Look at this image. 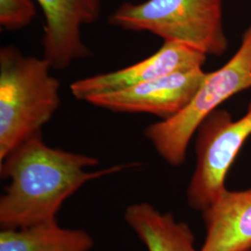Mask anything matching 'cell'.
I'll return each instance as SVG.
<instances>
[{
  "mask_svg": "<svg viewBox=\"0 0 251 251\" xmlns=\"http://www.w3.org/2000/svg\"><path fill=\"white\" fill-rule=\"evenodd\" d=\"M98 164L88 154L47 145L42 131L31 135L0 161L1 178L9 181L0 198L1 227L55 221L63 202L87 182L139 166L127 163L86 171Z\"/></svg>",
  "mask_w": 251,
  "mask_h": 251,
  "instance_id": "6da1fadb",
  "label": "cell"
},
{
  "mask_svg": "<svg viewBox=\"0 0 251 251\" xmlns=\"http://www.w3.org/2000/svg\"><path fill=\"white\" fill-rule=\"evenodd\" d=\"M44 58L14 46L0 50V161L31 135L41 131L61 103V84Z\"/></svg>",
  "mask_w": 251,
  "mask_h": 251,
  "instance_id": "7a4b0ae2",
  "label": "cell"
},
{
  "mask_svg": "<svg viewBox=\"0 0 251 251\" xmlns=\"http://www.w3.org/2000/svg\"><path fill=\"white\" fill-rule=\"evenodd\" d=\"M225 0H146L121 4L108 19L111 25L148 32L164 42L187 46L206 56H223L229 41L224 25Z\"/></svg>",
  "mask_w": 251,
  "mask_h": 251,
  "instance_id": "3957f363",
  "label": "cell"
},
{
  "mask_svg": "<svg viewBox=\"0 0 251 251\" xmlns=\"http://www.w3.org/2000/svg\"><path fill=\"white\" fill-rule=\"evenodd\" d=\"M251 88V25L241 43L221 68L206 73L197 93L179 114L148 126L144 135L162 158L172 167L186 159L189 144L199 126L234 95Z\"/></svg>",
  "mask_w": 251,
  "mask_h": 251,
  "instance_id": "277c9868",
  "label": "cell"
},
{
  "mask_svg": "<svg viewBox=\"0 0 251 251\" xmlns=\"http://www.w3.org/2000/svg\"><path fill=\"white\" fill-rule=\"evenodd\" d=\"M196 167L186 190L189 206L203 211L225 190V179L251 136V98L242 117L217 109L196 133Z\"/></svg>",
  "mask_w": 251,
  "mask_h": 251,
  "instance_id": "5b68a950",
  "label": "cell"
},
{
  "mask_svg": "<svg viewBox=\"0 0 251 251\" xmlns=\"http://www.w3.org/2000/svg\"><path fill=\"white\" fill-rule=\"evenodd\" d=\"M203 68L174 73L86 101L117 113L149 114L166 120L176 116L193 99L206 76Z\"/></svg>",
  "mask_w": 251,
  "mask_h": 251,
  "instance_id": "8992f818",
  "label": "cell"
},
{
  "mask_svg": "<svg viewBox=\"0 0 251 251\" xmlns=\"http://www.w3.org/2000/svg\"><path fill=\"white\" fill-rule=\"evenodd\" d=\"M206 57L187 46L164 42L156 52L143 61L117 71L75 81L70 90L75 99L86 101L93 96L117 92L174 73L203 68Z\"/></svg>",
  "mask_w": 251,
  "mask_h": 251,
  "instance_id": "52a82bcc",
  "label": "cell"
},
{
  "mask_svg": "<svg viewBox=\"0 0 251 251\" xmlns=\"http://www.w3.org/2000/svg\"><path fill=\"white\" fill-rule=\"evenodd\" d=\"M45 16L44 59L63 70L91 52L82 39V26L99 18L100 0H36Z\"/></svg>",
  "mask_w": 251,
  "mask_h": 251,
  "instance_id": "ba28073f",
  "label": "cell"
},
{
  "mask_svg": "<svg viewBox=\"0 0 251 251\" xmlns=\"http://www.w3.org/2000/svg\"><path fill=\"white\" fill-rule=\"evenodd\" d=\"M200 251H251V189L225 192L202 211Z\"/></svg>",
  "mask_w": 251,
  "mask_h": 251,
  "instance_id": "9c48e42d",
  "label": "cell"
},
{
  "mask_svg": "<svg viewBox=\"0 0 251 251\" xmlns=\"http://www.w3.org/2000/svg\"><path fill=\"white\" fill-rule=\"evenodd\" d=\"M124 219L148 251H200L196 249L195 234L187 224L149 203L127 206Z\"/></svg>",
  "mask_w": 251,
  "mask_h": 251,
  "instance_id": "30bf717a",
  "label": "cell"
},
{
  "mask_svg": "<svg viewBox=\"0 0 251 251\" xmlns=\"http://www.w3.org/2000/svg\"><path fill=\"white\" fill-rule=\"evenodd\" d=\"M94 246L90 233L67 229L57 220L19 228H2L0 251H90Z\"/></svg>",
  "mask_w": 251,
  "mask_h": 251,
  "instance_id": "8fae6325",
  "label": "cell"
},
{
  "mask_svg": "<svg viewBox=\"0 0 251 251\" xmlns=\"http://www.w3.org/2000/svg\"><path fill=\"white\" fill-rule=\"evenodd\" d=\"M36 14L33 0H0V25L5 30L28 26Z\"/></svg>",
  "mask_w": 251,
  "mask_h": 251,
  "instance_id": "7c38bea8",
  "label": "cell"
}]
</instances>
